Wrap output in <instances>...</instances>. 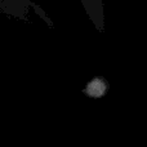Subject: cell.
Here are the masks:
<instances>
[{"label":"cell","instance_id":"cell-1","mask_svg":"<svg viewBox=\"0 0 147 147\" xmlns=\"http://www.w3.org/2000/svg\"><path fill=\"white\" fill-rule=\"evenodd\" d=\"M105 92V83L99 80H94L89 84L88 89H86V93L92 97H101Z\"/></svg>","mask_w":147,"mask_h":147}]
</instances>
